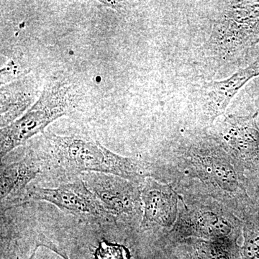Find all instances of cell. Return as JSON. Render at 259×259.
Here are the masks:
<instances>
[{
  "label": "cell",
  "mask_w": 259,
  "mask_h": 259,
  "mask_svg": "<svg viewBox=\"0 0 259 259\" xmlns=\"http://www.w3.org/2000/svg\"><path fill=\"white\" fill-rule=\"evenodd\" d=\"M143 214L141 227H171L176 221V194L168 186L162 185L153 179H146L141 192Z\"/></svg>",
  "instance_id": "obj_8"
},
{
  "label": "cell",
  "mask_w": 259,
  "mask_h": 259,
  "mask_svg": "<svg viewBox=\"0 0 259 259\" xmlns=\"http://www.w3.org/2000/svg\"><path fill=\"white\" fill-rule=\"evenodd\" d=\"M103 6L107 7V8H110L112 9L116 10L118 11L120 9H122L125 6L123 2H117V1H99Z\"/></svg>",
  "instance_id": "obj_16"
},
{
  "label": "cell",
  "mask_w": 259,
  "mask_h": 259,
  "mask_svg": "<svg viewBox=\"0 0 259 259\" xmlns=\"http://www.w3.org/2000/svg\"><path fill=\"white\" fill-rule=\"evenodd\" d=\"M87 187L115 217L134 214L141 208V193L135 182L109 174L87 172L80 175Z\"/></svg>",
  "instance_id": "obj_5"
},
{
  "label": "cell",
  "mask_w": 259,
  "mask_h": 259,
  "mask_svg": "<svg viewBox=\"0 0 259 259\" xmlns=\"http://www.w3.org/2000/svg\"><path fill=\"white\" fill-rule=\"evenodd\" d=\"M30 81L19 80L1 88V128L18 120L34 99Z\"/></svg>",
  "instance_id": "obj_10"
},
{
  "label": "cell",
  "mask_w": 259,
  "mask_h": 259,
  "mask_svg": "<svg viewBox=\"0 0 259 259\" xmlns=\"http://www.w3.org/2000/svg\"><path fill=\"white\" fill-rule=\"evenodd\" d=\"M218 51L233 54L259 41V2H228L212 37Z\"/></svg>",
  "instance_id": "obj_4"
},
{
  "label": "cell",
  "mask_w": 259,
  "mask_h": 259,
  "mask_svg": "<svg viewBox=\"0 0 259 259\" xmlns=\"http://www.w3.org/2000/svg\"><path fill=\"white\" fill-rule=\"evenodd\" d=\"M190 231L194 234L205 238H228L232 226L226 218L212 212H197L194 214L188 223Z\"/></svg>",
  "instance_id": "obj_12"
},
{
  "label": "cell",
  "mask_w": 259,
  "mask_h": 259,
  "mask_svg": "<svg viewBox=\"0 0 259 259\" xmlns=\"http://www.w3.org/2000/svg\"><path fill=\"white\" fill-rule=\"evenodd\" d=\"M195 158L204 173L212 177L218 185L229 190H233L236 187L237 175L226 156L207 153L197 155Z\"/></svg>",
  "instance_id": "obj_11"
},
{
  "label": "cell",
  "mask_w": 259,
  "mask_h": 259,
  "mask_svg": "<svg viewBox=\"0 0 259 259\" xmlns=\"http://www.w3.org/2000/svg\"><path fill=\"white\" fill-rule=\"evenodd\" d=\"M30 201L49 202L84 223L108 225L116 222L115 216L107 212L80 176L61 183L56 188L30 187L27 192L25 203Z\"/></svg>",
  "instance_id": "obj_3"
},
{
  "label": "cell",
  "mask_w": 259,
  "mask_h": 259,
  "mask_svg": "<svg viewBox=\"0 0 259 259\" xmlns=\"http://www.w3.org/2000/svg\"><path fill=\"white\" fill-rule=\"evenodd\" d=\"M259 76V60L239 70L228 79L204 82L200 90L201 111L212 122L223 115L233 97L252 78Z\"/></svg>",
  "instance_id": "obj_7"
},
{
  "label": "cell",
  "mask_w": 259,
  "mask_h": 259,
  "mask_svg": "<svg viewBox=\"0 0 259 259\" xmlns=\"http://www.w3.org/2000/svg\"><path fill=\"white\" fill-rule=\"evenodd\" d=\"M97 259H130L129 250L121 245L102 243L95 253Z\"/></svg>",
  "instance_id": "obj_14"
},
{
  "label": "cell",
  "mask_w": 259,
  "mask_h": 259,
  "mask_svg": "<svg viewBox=\"0 0 259 259\" xmlns=\"http://www.w3.org/2000/svg\"><path fill=\"white\" fill-rule=\"evenodd\" d=\"M243 259H259V224L250 223L245 227Z\"/></svg>",
  "instance_id": "obj_13"
},
{
  "label": "cell",
  "mask_w": 259,
  "mask_h": 259,
  "mask_svg": "<svg viewBox=\"0 0 259 259\" xmlns=\"http://www.w3.org/2000/svg\"><path fill=\"white\" fill-rule=\"evenodd\" d=\"M39 247H45V248H49L53 252L59 255L63 259H70L69 255L66 253V250L64 248H61L59 245L55 244L54 242L50 241L47 236L44 235H40L37 237V239L35 243L34 246V250L36 251Z\"/></svg>",
  "instance_id": "obj_15"
},
{
  "label": "cell",
  "mask_w": 259,
  "mask_h": 259,
  "mask_svg": "<svg viewBox=\"0 0 259 259\" xmlns=\"http://www.w3.org/2000/svg\"><path fill=\"white\" fill-rule=\"evenodd\" d=\"M44 172V161L39 152L30 150L23 159L1 165L0 199L2 213L25 204L28 186Z\"/></svg>",
  "instance_id": "obj_6"
},
{
  "label": "cell",
  "mask_w": 259,
  "mask_h": 259,
  "mask_svg": "<svg viewBox=\"0 0 259 259\" xmlns=\"http://www.w3.org/2000/svg\"><path fill=\"white\" fill-rule=\"evenodd\" d=\"M72 85L61 78H51L37 102L18 120L1 128L0 156L42 134L51 122L69 112L74 101Z\"/></svg>",
  "instance_id": "obj_2"
},
{
  "label": "cell",
  "mask_w": 259,
  "mask_h": 259,
  "mask_svg": "<svg viewBox=\"0 0 259 259\" xmlns=\"http://www.w3.org/2000/svg\"><path fill=\"white\" fill-rule=\"evenodd\" d=\"M38 152L44 161L42 174L61 184L87 172L116 175L135 183L149 175L144 162L116 154L99 141L83 136L47 133Z\"/></svg>",
  "instance_id": "obj_1"
},
{
  "label": "cell",
  "mask_w": 259,
  "mask_h": 259,
  "mask_svg": "<svg viewBox=\"0 0 259 259\" xmlns=\"http://www.w3.org/2000/svg\"><path fill=\"white\" fill-rule=\"evenodd\" d=\"M255 115H231L225 125L224 139L240 157L259 161V129Z\"/></svg>",
  "instance_id": "obj_9"
}]
</instances>
